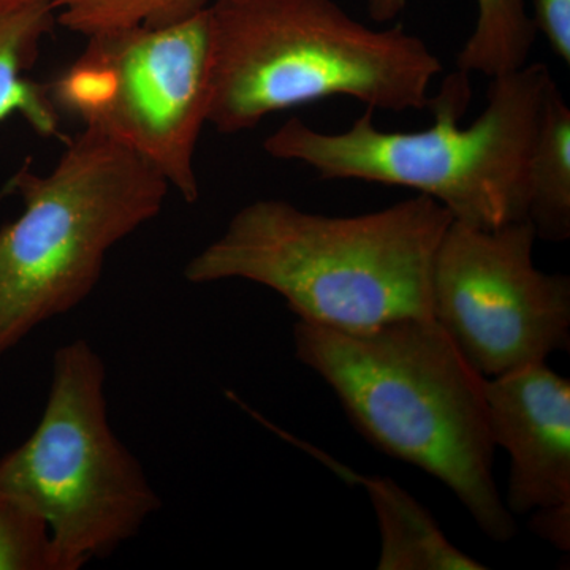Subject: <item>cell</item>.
<instances>
[{
  "label": "cell",
  "mask_w": 570,
  "mask_h": 570,
  "mask_svg": "<svg viewBox=\"0 0 570 570\" xmlns=\"http://www.w3.org/2000/svg\"><path fill=\"white\" fill-rule=\"evenodd\" d=\"M295 355L333 390L367 442L441 480L480 531L515 538L517 521L494 482L485 377L433 318L363 330L298 321Z\"/></svg>",
  "instance_id": "1"
},
{
  "label": "cell",
  "mask_w": 570,
  "mask_h": 570,
  "mask_svg": "<svg viewBox=\"0 0 570 570\" xmlns=\"http://www.w3.org/2000/svg\"><path fill=\"white\" fill-rule=\"evenodd\" d=\"M453 216L434 198L358 216L307 213L257 200L187 262L190 284L243 279L272 288L298 321L363 330L431 317V276Z\"/></svg>",
  "instance_id": "2"
},
{
  "label": "cell",
  "mask_w": 570,
  "mask_h": 570,
  "mask_svg": "<svg viewBox=\"0 0 570 570\" xmlns=\"http://www.w3.org/2000/svg\"><path fill=\"white\" fill-rule=\"evenodd\" d=\"M487 105L461 127L471 75L456 69L431 96L433 124L412 132L379 129L366 111L347 130L321 132L302 119L265 138L273 159L305 164L325 181L406 187L434 198L456 223L491 228L528 219V168L543 111L557 88L546 63L490 78Z\"/></svg>",
  "instance_id": "3"
},
{
  "label": "cell",
  "mask_w": 570,
  "mask_h": 570,
  "mask_svg": "<svg viewBox=\"0 0 570 570\" xmlns=\"http://www.w3.org/2000/svg\"><path fill=\"white\" fill-rule=\"evenodd\" d=\"M208 124L247 132L328 97L371 110H428L441 59L401 26L374 29L336 0H216Z\"/></svg>",
  "instance_id": "4"
},
{
  "label": "cell",
  "mask_w": 570,
  "mask_h": 570,
  "mask_svg": "<svg viewBox=\"0 0 570 570\" xmlns=\"http://www.w3.org/2000/svg\"><path fill=\"white\" fill-rule=\"evenodd\" d=\"M18 219L0 227V358L80 306L112 247L163 212L170 184L153 165L85 129L50 174L11 179Z\"/></svg>",
  "instance_id": "5"
},
{
  "label": "cell",
  "mask_w": 570,
  "mask_h": 570,
  "mask_svg": "<svg viewBox=\"0 0 570 570\" xmlns=\"http://www.w3.org/2000/svg\"><path fill=\"white\" fill-rule=\"evenodd\" d=\"M105 381L88 341L59 347L39 425L0 459V487L47 521L61 570L110 557L163 505L112 431Z\"/></svg>",
  "instance_id": "6"
},
{
  "label": "cell",
  "mask_w": 570,
  "mask_h": 570,
  "mask_svg": "<svg viewBox=\"0 0 570 570\" xmlns=\"http://www.w3.org/2000/svg\"><path fill=\"white\" fill-rule=\"evenodd\" d=\"M47 89L61 115L140 156L187 204L198 200L195 154L212 94L208 10L167 28L88 37Z\"/></svg>",
  "instance_id": "7"
},
{
  "label": "cell",
  "mask_w": 570,
  "mask_h": 570,
  "mask_svg": "<svg viewBox=\"0 0 570 570\" xmlns=\"http://www.w3.org/2000/svg\"><path fill=\"white\" fill-rule=\"evenodd\" d=\"M528 219L485 228L453 220L431 276V317L480 376L493 379L570 348V279L540 272Z\"/></svg>",
  "instance_id": "8"
},
{
  "label": "cell",
  "mask_w": 570,
  "mask_h": 570,
  "mask_svg": "<svg viewBox=\"0 0 570 570\" xmlns=\"http://www.w3.org/2000/svg\"><path fill=\"white\" fill-rule=\"evenodd\" d=\"M494 445L509 453L504 504L515 515L570 504V381L538 363L485 381Z\"/></svg>",
  "instance_id": "9"
},
{
  "label": "cell",
  "mask_w": 570,
  "mask_h": 570,
  "mask_svg": "<svg viewBox=\"0 0 570 570\" xmlns=\"http://www.w3.org/2000/svg\"><path fill=\"white\" fill-rule=\"evenodd\" d=\"M337 469L365 487L381 531L379 570H483L485 564L453 546L425 505L389 478H362Z\"/></svg>",
  "instance_id": "10"
},
{
  "label": "cell",
  "mask_w": 570,
  "mask_h": 570,
  "mask_svg": "<svg viewBox=\"0 0 570 570\" xmlns=\"http://www.w3.org/2000/svg\"><path fill=\"white\" fill-rule=\"evenodd\" d=\"M51 0L0 14V122L20 116L41 137H58L61 112L47 85L28 77L56 24Z\"/></svg>",
  "instance_id": "11"
},
{
  "label": "cell",
  "mask_w": 570,
  "mask_h": 570,
  "mask_svg": "<svg viewBox=\"0 0 570 570\" xmlns=\"http://www.w3.org/2000/svg\"><path fill=\"white\" fill-rule=\"evenodd\" d=\"M474 31L461 48L456 69L494 78L520 69L530 59L538 29L527 0H475ZM406 0H367L370 17L376 22L395 20Z\"/></svg>",
  "instance_id": "12"
},
{
  "label": "cell",
  "mask_w": 570,
  "mask_h": 570,
  "mask_svg": "<svg viewBox=\"0 0 570 570\" xmlns=\"http://www.w3.org/2000/svg\"><path fill=\"white\" fill-rule=\"evenodd\" d=\"M528 220L538 239L570 236V108L560 88L551 92L528 168Z\"/></svg>",
  "instance_id": "13"
},
{
  "label": "cell",
  "mask_w": 570,
  "mask_h": 570,
  "mask_svg": "<svg viewBox=\"0 0 570 570\" xmlns=\"http://www.w3.org/2000/svg\"><path fill=\"white\" fill-rule=\"evenodd\" d=\"M56 21L85 37L134 28H167L193 20L213 0H51Z\"/></svg>",
  "instance_id": "14"
},
{
  "label": "cell",
  "mask_w": 570,
  "mask_h": 570,
  "mask_svg": "<svg viewBox=\"0 0 570 570\" xmlns=\"http://www.w3.org/2000/svg\"><path fill=\"white\" fill-rule=\"evenodd\" d=\"M0 570H61L47 521L2 487Z\"/></svg>",
  "instance_id": "15"
},
{
  "label": "cell",
  "mask_w": 570,
  "mask_h": 570,
  "mask_svg": "<svg viewBox=\"0 0 570 570\" xmlns=\"http://www.w3.org/2000/svg\"><path fill=\"white\" fill-rule=\"evenodd\" d=\"M538 33L546 37L554 55L570 66V0H532Z\"/></svg>",
  "instance_id": "16"
},
{
  "label": "cell",
  "mask_w": 570,
  "mask_h": 570,
  "mask_svg": "<svg viewBox=\"0 0 570 570\" xmlns=\"http://www.w3.org/2000/svg\"><path fill=\"white\" fill-rule=\"evenodd\" d=\"M531 531L547 540L554 549L570 550V504L534 510L530 521Z\"/></svg>",
  "instance_id": "17"
},
{
  "label": "cell",
  "mask_w": 570,
  "mask_h": 570,
  "mask_svg": "<svg viewBox=\"0 0 570 570\" xmlns=\"http://www.w3.org/2000/svg\"><path fill=\"white\" fill-rule=\"evenodd\" d=\"M41 2V0H0V14L21 9V7L31 6V3Z\"/></svg>",
  "instance_id": "18"
}]
</instances>
